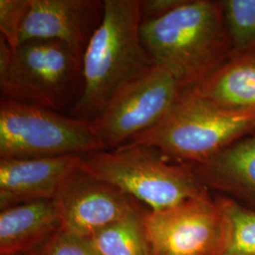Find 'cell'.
<instances>
[{"instance_id":"20","label":"cell","mask_w":255,"mask_h":255,"mask_svg":"<svg viewBox=\"0 0 255 255\" xmlns=\"http://www.w3.org/2000/svg\"><path fill=\"white\" fill-rule=\"evenodd\" d=\"M185 0H141L140 12L142 23L160 18L178 8Z\"/></svg>"},{"instance_id":"19","label":"cell","mask_w":255,"mask_h":255,"mask_svg":"<svg viewBox=\"0 0 255 255\" xmlns=\"http://www.w3.org/2000/svg\"><path fill=\"white\" fill-rule=\"evenodd\" d=\"M29 5L30 0H0V37L11 48L19 45Z\"/></svg>"},{"instance_id":"18","label":"cell","mask_w":255,"mask_h":255,"mask_svg":"<svg viewBox=\"0 0 255 255\" xmlns=\"http://www.w3.org/2000/svg\"><path fill=\"white\" fill-rule=\"evenodd\" d=\"M26 255H96L87 238L59 229Z\"/></svg>"},{"instance_id":"17","label":"cell","mask_w":255,"mask_h":255,"mask_svg":"<svg viewBox=\"0 0 255 255\" xmlns=\"http://www.w3.org/2000/svg\"><path fill=\"white\" fill-rule=\"evenodd\" d=\"M234 54L255 47V0H222Z\"/></svg>"},{"instance_id":"5","label":"cell","mask_w":255,"mask_h":255,"mask_svg":"<svg viewBox=\"0 0 255 255\" xmlns=\"http://www.w3.org/2000/svg\"><path fill=\"white\" fill-rule=\"evenodd\" d=\"M80 168L152 211L210 194L189 164H172L158 148L147 145L125 144L83 155Z\"/></svg>"},{"instance_id":"3","label":"cell","mask_w":255,"mask_h":255,"mask_svg":"<svg viewBox=\"0 0 255 255\" xmlns=\"http://www.w3.org/2000/svg\"><path fill=\"white\" fill-rule=\"evenodd\" d=\"M82 60L63 43L0 37L1 99L68 115L82 95Z\"/></svg>"},{"instance_id":"8","label":"cell","mask_w":255,"mask_h":255,"mask_svg":"<svg viewBox=\"0 0 255 255\" xmlns=\"http://www.w3.org/2000/svg\"><path fill=\"white\" fill-rule=\"evenodd\" d=\"M142 222L149 255L221 254L224 221L210 194L165 209H144Z\"/></svg>"},{"instance_id":"1","label":"cell","mask_w":255,"mask_h":255,"mask_svg":"<svg viewBox=\"0 0 255 255\" xmlns=\"http://www.w3.org/2000/svg\"><path fill=\"white\" fill-rule=\"evenodd\" d=\"M140 35L153 64L171 74L182 90L201 85L234 55L222 1L185 0L142 23Z\"/></svg>"},{"instance_id":"4","label":"cell","mask_w":255,"mask_h":255,"mask_svg":"<svg viewBox=\"0 0 255 255\" xmlns=\"http://www.w3.org/2000/svg\"><path fill=\"white\" fill-rule=\"evenodd\" d=\"M254 132L255 112L221 108L193 87L181 93L156 126L127 144L154 146L169 160L199 164Z\"/></svg>"},{"instance_id":"9","label":"cell","mask_w":255,"mask_h":255,"mask_svg":"<svg viewBox=\"0 0 255 255\" xmlns=\"http://www.w3.org/2000/svg\"><path fill=\"white\" fill-rule=\"evenodd\" d=\"M52 201L61 229L85 238L142 208L124 192L80 167L64 180Z\"/></svg>"},{"instance_id":"13","label":"cell","mask_w":255,"mask_h":255,"mask_svg":"<svg viewBox=\"0 0 255 255\" xmlns=\"http://www.w3.org/2000/svg\"><path fill=\"white\" fill-rule=\"evenodd\" d=\"M61 229L54 202L40 200L0 212V255L27 254Z\"/></svg>"},{"instance_id":"14","label":"cell","mask_w":255,"mask_h":255,"mask_svg":"<svg viewBox=\"0 0 255 255\" xmlns=\"http://www.w3.org/2000/svg\"><path fill=\"white\" fill-rule=\"evenodd\" d=\"M201 96L221 108L255 112V47L233 57L201 85Z\"/></svg>"},{"instance_id":"6","label":"cell","mask_w":255,"mask_h":255,"mask_svg":"<svg viewBox=\"0 0 255 255\" xmlns=\"http://www.w3.org/2000/svg\"><path fill=\"white\" fill-rule=\"evenodd\" d=\"M105 150L91 121L0 100V159L86 155Z\"/></svg>"},{"instance_id":"12","label":"cell","mask_w":255,"mask_h":255,"mask_svg":"<svg viewBox=\"0 0 255 255\" xmlns=\"http://www.w3.org/2000/svg\"><path fill=\"white\" fill-rule=\"evenodd\" d=\"M189 165L208 190L220 192L255 209V132L238 139L209 159Z\"/></svg>"},{"instance_id":"10","label":"cell","mask_w":255,"mask_h":255,"mask_svg":"<svg viewBox=\"0 0 255 255\" xmlns=\"http://www.w3.org/2000/svg\"><path fill=\"white\" fill-rule=\"evenodd\" d=\"M103 12L100 0H30L19 45L30 40L58 41L82 60Z\"/></svg>"},{"instance_id":"16","label":"cell","mask_w":255,"mask_h":255,"mask_svg":"<svg viewBox=\"0 0 255 255\" xmlns=\"http://www.w3.org/2000/svg\"><path fill=\"white\" fill-rule=\"evenodd\" d=\"M215 200L225 231L220 255H255V209L224 196Z\"/></svg>"},{"instance_id":"2","label":"cell","mask_w":255,"mask_h":255,"mask_svg":"<svg viewBox=\"0 0 255 255\" xmlns=\"http://www.w3.org/2000/svg\"><path fill=\"white\" fill-rule=\"evenodd\" d=\"M140 2L103 0V18L82 57V95L68 116L94 120L124 83L154 64L141 40Z\"/></svg>"},{"instance_id":"11","label":"cell","mask_w":255,"mask_h":255,"mask_svg":"<svg viewBox=\"0 0 255 255\" xmlns=\"http://www.w3.org/2000/svg\"><path fill=\"white\" fill-rule=\"evenodd\" d=\"M83 155L0 159V211L40 200H52Z\"/></svg>"},{"instance_id":"21","label":"cell","mask_w":255,"mask_h":255,"mask_svg":"<svg viewBox=\"0 0 255 255\" xmlns=\"http://www.w3.org/2000/svg\"><path fill=\"white\" fill-rule=\"evenodd\" d=\"M26 255L25 254H17V255Z\"/></svg>"},{"instance_id":"7","label":"cell","mask_w":255,"mask_h":255,"mask_svg":"<svg viewBox=\"0 0 255 255\" xmlns=\"http://www.w3.org/2000/svg\"><path fill=\"white\" fill-rule=\"evenodd\" d=\"M183 91L164 68L153 64L124 83L91 121L105 150H114L156 126Z\"/></svg>"},{"instance_id":"15","label":"cell","mask_w":255,"mask_h":255,"mask_svg":"<svg viewBox=\"0 0 255 255\" xmlns=\"http://www.w3.org/2000/svg\"><path fill=\"white\" fill-rule=\"evenodd\" d=\"M143 208L87 237L96 255H149L144 234Z\"/></svg>"}]
</instances>
